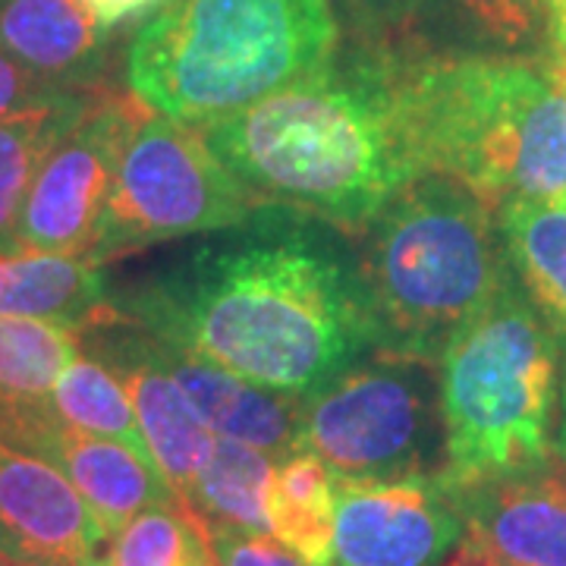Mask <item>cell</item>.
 Returning a JSON list of instances; mask_svg holds the SVG:
<instances>
[{"label":"cell","mask_w":566,"mask_h":566,"mask_svg":"<svg viewBox=\"0 0 566 566\" xmlns=\"http://www.w3.org/2000/svg\"><path fill=\"white\" fill-rule=\"evenodd\" d=\"M359 237L375 349L385 353L438 363L513 277L497 214L441 174L406 182Z\"/></svg>","instance_id":"cell-5"},{"label":"cell","mask_w":566,"mask_h":566,"mask_svg":"<svg viewBox=\"0 0 566 566\" xmlns=\"http://www.w3.org/2000/svg\"><path fill=\"white\" fill-rule=\"evenodd\" d=\"M148 114L133 92H92L76 126L41 164L22 208L17 249L92 255L123 151Z\"/></svg>","instance_id":"cell-9"},{"label":"cell","mask_w":566,"mask_h":566,"mask_svg":"<svg viewBox=\"0 0 566 566\" xmlns=\"http://www.w3.org/2000/svg\"><path fill=\"white\" fill-rule=\"evenodd\" d=\"M111 566H214V557L180 506H148L114 535Z\"/></svg>","instance_id":"cell-25"},{"label":"cell","mask_w":566,"mask_h":566,"mask_svg":"<svg viewBox=\"0 0 566 566\" xmlns=\"http://www.w3.org/2000/svg\"><path fill=\"white\" fill-rule=\"evenodd\" d=\"M114 305L158 340L293 397L375 349L349 233L283 202L214 230Z\"/></svg>","instance_id":"cell-1"},{"label":"cell","mask_w":566,"mask_h":566,"mask_svg":"<svg viewBox=\"0 0 566 566\" xmlns=\"http://www.w3.org/2000/svg\"><path fill=\"white\" fill-rule=\"evenodd\" d=\"M107 29L82 0H0V51L57 92L98 76Z\"/></svg>","instance_id":"cell-16"},{"label":"cell","mask_w":566,"mask_h":566,"mask_svg":"<svg viewBox=\"0 0 566 566\" xmlns=\"http://www.w3.org/2000/svg\"><path fill=\"white\" fill-rule=\"evenodd\" d=\"M300 447L344 479H416L444 465L438 363L371 349L303 400Z\"/></svg>","instance_id":"cell-7"},{"label":"cell","mask_w":566,"mask_h":566,"mask_svg":"<svg viewBox=\"0 0 566 566\" xmlns=\"http://www.w3.org/2000/svg\"><path fill=\"white\" fill-rule=\"evenodd\" d=\"M554 54H557V57H560V61L566 63V44H564V48H560V51H554Z\"/></svg>","instance_id":"cell-33"},{"label":"cell","mask_w":566,"mask_h":566,"mask_svg":"<svg viewBox=\"0 0 566 566\" xmlns=\"http://www.w3.org/2000/svg\"><path fill=\"white\" fill-rule=\"evenodd\" d=\"M444 566H497V564H491L488 557H482L475 547H469L465 542H460L457 545V551L450 554V560H447Z\"/></svg>","instance_id":"cell-32"},{"label":"cell","mask_w":566,"mask_h":566,"mask_svg":"<svg viewBox=\"0 0 566 566\" xmlns=\"http://www.w3.org/2000/svg\"><path fill=\"white\" fill-rule=\"evenodd\" d=\"M409 41L438 54H547L551 0H422Z\"/></svg>","instance_id":"cell-18"},{"label":"cell","mask_w":566,"mask_h":566,"mask_svg":"<svg viewBox=\"0 0 566 566\" xmlns=\"http://www.w3.org/2000/svg\"><path fill=\"white\" fill-rule=\"evenodd\" d=\"M340 48L327 0H164L126 51L129 92L186 126L230 120Z\"/></svg>","instance_id":"cell-4"},{"label":"cell","mask_w":566,"mask_h":566,"mask_svg":"<svg viewBox=\"0 0 566 566\" xmlns=\"http://www.w3.org/2000/svg\"><path fill=\"white\" fill-rule=\"evenodd\" d=\"M506 262L557 340L566 337V199H516L497 211Z\"/></svg>","instance_id":"cell-19"},{"label":"cell","mask_w":566,"mask_h":566,"mask_svg":"<svg viewBox=\"0 0 566 566\" xmlns=\"http://www.w3.org/2000/svg\"><path fill=\"white\" fill-rule=\"evenodd\" d=\"M0 566H17V564H10V560H3V557H0Z\"/></svg>","instance_id":"cell-34"},{"label":"cell","mask_w":566,"mask_h":566,"mask_svg":"<svg viewBox=\"0 0 566 566\" xmlns=\"http://www.w3.org/2000/svg\"><path fill=\"white\" fill-rule=\"evenodd\" d=\"M82 349H92L126 387L148 453L186 510L199 472L214 450V431L189 403L164 363L158 340L126 315L82 331Z\"/></svg>","instance_id":"cell-11"},{"label":"cell","mask_w":566,"mask_h":566,"mask_svg":"<svg viewBox=\"0 0 566 566\" xmlns=\"http://www.w3.org/2000/svg\"><path fill=\"white\" fill-rule=\"evenodd\" d=\"M158 346H161L170 375L177 378V385L189 397V403L196 406L205 424L214 431V438L259 447L274 460L303 450L300 422H303L305 397L252 385L221 365H211L202 356L186 353L182 346L167 344V340H158Z\"/></svg>","instance_id":"cell-15"},{"label":"cell","mask_w":566,"mask_h":566,"mask_svg":"<svg viewBox=\"0 0 566 566\" xmlns=\"http://www.w3.org/2000/svg\"><path fill=\"white\" fill-rule=\"evenodd\" d=\"M450 488L463 510V542L491 564L566 566L564 457L554 453L532 469Z\"/></svg>","instance_id":"cell-14"},{"label":"cell","mask_w":566,"mask_h":566,"mask_svg":"<svg viewBox=\"0 0 566 566\" xmlns=\"http://www.w3.org/2000/svg\"><path fill=\"white\" fill-rule=\"evenodd\" d=\"M88 7V13L102 22L104 29H114L126 20H136L148 10H158L164 0H82Z\"/></svg>","instance_id":"cell-29"},{"label":"cell","mask_w":566,"mask_h":566,"mask_svg":"<svg viewBox=\"0 0 566 566\" xmlns=\"http://www.w3.org/2000/svg\"><path fill=\"white\" fill-rule=\"evenodd\" d=\"M92 92H57L0 120V252H17L22 208L41 164L76 126Z\"/></svg>","instance_id":"cell-21"},{"label":"cell","mask_w":566,"mask_h":566,"mask_svg":"<svg viewBox=\"0 0 566 566\" xmlns=\"http://www.w3.org/2000/svg\"><path fill=\"white\" fill-rule=\"evenodd\" d=\"M554 453L566 460V337L560 340V387H557V424H554Z\"/></svg>","instance_id":"cell-30"},{"label":"cell","mask_w":566,"mask_h":566,"mask_svg":"<svg viewBox=\"0 0 566 566\" xmlns=\"http://www.w3.org/2000/svg\"><path fill=\"white\" fill-rule=\"evenodd\" d=\"M409 41H349L318 73L205 126L218 161L255 196L363 233L422 177L406 114Z\"/></svg>","instance_id":"cell-2"},{"label":"cell","mask_w":566,"mask_h":566,"mask_svg":"<svg viewBox=\"0 0 566 566\" xmlns=\"http://www.w3.org/2000/svg\"><path fill=\"white\" fill-rule=\"evenodd\" d=\"M117 315L120 308L95 262L39 249L0 252V318H39L85 331Z\"/></svg>","instance_id":"cell-17"},{"label":"cell","mask_w":566,"mask_h":566,"mask_svg":"<svg viewBox=\"0 0 566 566\" xmlns=\"http://www.w3.org/2000/svg\"><path fill=\"white\" fill-rule=\"evenodd\" d=\"M349 41L397 44L409 41L422 0H327Z\"/></svg>","instance_id":"cell-26"},{"label":"cell","mask_w":566,"mask_h":566,"mask_svg":"<svg viewBox=\"0 0 566 566\" xmlns=\"http://www.w3.org/2000/svg\"><path fill=\"white\" fill-rule=\"evenodd\" d=\"M264 202L218 161L199 126L151 111L123 151L88 262L237 227Z\"/></svg>","instance_id":"cell-8"},{"label":"cell","mask_w":566,"mask_h":566,"mask_svg":"<svg viewBox=\"0 0 566 566\" xmlns=\"http://www.w3.org/2000/svg\"><path fill=\"white\" fill-rule=\"evenodd\" d=\"M340 566H344V564H340Z\"/></svg>","instance_id":"cell-35"},{"label":"cell","mask_w":566,"mask_h":566,"mask_svg":"<svg viewBox=\"0 0 566 566\" xmlns=\"http://www.w3.org/2000/svg\"><path fill=\"white\" fill-rule=\"evenodd\" d=\"M51 403H54L63 422L76 424V428L92 431V434H102V438L123 441V444H129L151 460L148 444L142 438L133 400H129L120 378L102 359L80 353L57 378Z\"/></svg>","instance_id":"cell-24"},{"label":"cell","mask_w":566,"mask_h":566,"mask_svg":"<svg viewBox=\"0 0 566 566\" xmlns=\"http://www.w3.org/2000/svg\"><path fill=\"white\" fill-rule=\"evenodd\" d=\"M268 532L308 566H334L337 472L312 450H296L274 465L268 497Z\"/></svg>","instance_id":"cell-20"},{"label":"cell","mask_w":566,"mask_h":566,"mask_svg":"<svg viewBox=\"0 0 566 566\" xmlns=\"http://www.w3.org/2000/svg\"><path fill=\"white\" fill-rule=\"evenodd\" d=\"M114 535L39 453L0 441V557L17 566H111Z\"/></svg>","instance_id":"cell-12"},{"label":"cell","mask_w":566,"mask_h":566,"mask_svg":"<svg viewBox=\"0 0 566 566\" xmlns=\"http://www.w3.org/2000/svg\"><path fill=\"white\" fill-rule=\"evenodd\" d=\"M274 465L277 460L259 447L218 438L182 513L192 516L199 526L268 532L264 497Z\"/></svg>","instance_id":"cell-22"},{"label":"cell","mask_w":566,"mask_h":566,"mask_svg":"<svg viewBox=\"0 0 566 566\" xmlns=\"http://www.w3.org/2000/svg\"><path fill=\"white\" fill-rule=\"evenodd\" d=\"M450 485L520 472L554 457L560 340L516 277L438 359Z\"/></svg>","instance_id":"cell-6"},{"label":"cell","mask_w":566,"mask_h":566,"mask_svg":"<svg viewBox=\"0 0 566 566\" xmlns=\"http://www.w3.org/2000/svg\"><path fill=\"white\" fill-rule=\"evenodd\" d=\"M463 535V510L441 472L390 482L337 475L334 557L344 566H444Z\"/></svg>","instance_id":"cell-10"},{"label":"cell","mask_w":566,"mask_h":566,"mask_svg":"<svg viewBox=\"0 0 566 566\" xmlns=\"http://www.w3.org/2000/svg\"><path fill=\"white\" fill-rule=\"evenodd\" d=\"M566 44V0H551V51Z\"/></svg>","instance_id":"cell-31"},{"label":"cell","mask_w":566,"mask_h":566,"mask_svg":"<svg viewBox=\"0 0 566 566\" xmlns=\"http://www.w3.org/2000/svg\"><path fill=\"white\" fill-rule=\"evenodd\" d=\"M82 353V331L39 318H0V416L51 400Z\"/></svg>","instance_id":"cell-23"},{"label":"cell","mask_w":566,"mask_h":566,"mask_svg":"<svg viewBox=\"0 0 566 566\" xmlns=\"http://www.w3.org/2000/svg\"><path fill=\"white\" fill-rule=\"evenodd\" d=\"M406 114L424 174L463 182L497 214L566 199V63L547 54H438L409 41Z\"/></svg>","instance_id":"cell-3"},{"label":"cell","mask_w":566,"mask_h":566,"mask_svg":"<svg viewBox=\"0 0 566 566\" xmlns=\"http://www.w3.org/2000/svg\"><path fill=\"white\" fill-rule=\"evenodd\" d=\"M202 532L214 566H308L271 532H243L230 526H202Z\"/></svg>","instance_id":"cell-27"},{"label":"cell","mask_w":566,"mask_h":566,"mask_svg":"<svg viewBox=\"0 0 566 566\" xmlns=\"http://www.w3.org/2000/svg\"><path fill=\"white\" fill-rule=\"evenodd\" d=\"M57 95V88H48L44 82L35 80L25 66L13 61L7 51H0V120L17 114L22 107L44 102Z\"/></svg>","instance_id":"cell-28"},{"label":"cell","mask_w":566,"mask_h":566,"mask_svg":"<svg viewBox=\"0 0 566 566\" xmlns=\"http://www.w3.org/2000/svg\"><path fill=\"white\" fill-rule=\"evenodd\" d=\"M0 441L57 465L111 535L148 506H180L145 453L63 422L51 400L0 416Z\"/></svg>","instance_id":"cell-13"}]
</instances>
